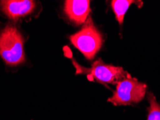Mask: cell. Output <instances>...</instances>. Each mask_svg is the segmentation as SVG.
Here are the masks:
<instances>
[{"mask_svg": "<svg viewBox=\"0 0 160 120\" xmlns=\"http://www.w3.org/2000/svg\"><path fill=\"white\" fill-rule=\"evenodd\" d=\"M0 56L9 65L24 62L23 38L14 26H7L0 32Z\"/></svg>", "mask_w": 160, "mask_h": 120, "instance_id": "obj_1", "label": "cell"}, {"mask_svg": "<svg viewBox=\"0 0 160 120\" xmlns=\"http://www.w3.org/2000/svg\"><path fill=\"white\" fill-rule=\"evenodd\" d=\"M70 41L88 60H92L103 43L102 36L89 17L80 31L70 37Z\"/></svg>", "mask_w": 160, "mask_h": 120, "instance_id": "obj_2", "label": "cell"}, {"mask_svg": "<svg viewBox=\"0 0 160 120\" xmlns=\"http://www.w3.org/2000/svg\"><path fill=\"white\" fill-rule=\"evenodd\" d=\"M147 85L131 75L116 84V90L108 102L115 106H127L139 103L144 98Z\"/></svg>", "mask_w": 160, "mask_h": 120, "instance_id": "obj_3", "label": "cell"}, {"mask_svg": "<svg viewBox=\"0 0 160 120\" xmlns=\"http://www.w3.org/2000/svg\"><path fill=\"white\" fill-rule=\"evenodd\" d=\"M74 65L77 67V74H89L92 77V79L101 84H117L130 75L122 67L107 65L100 59L95 61L91 69H83L75 62H74Z\"/></svg>", "mask_w": 160, "mask_h": 120, "instance_id": "obj_4", "label": "cell"}, {"mask_svg": "<svg viewBox=\"0 0 160 120\" xmlns=\"http://www.w3.org/2000/svg\"><path fill=\"white\" fill-rule=\"evenodd\" d=\"M0 6L8 17L12 20H18L31 13L35 9L36 3L31 0H7L0 2Z\"/></svg>", "mask_w": 160, "mask_h": 120, "instance_id": "obj_5", "label": "cell"}, {"mask_svg": "<svg viewBox=\"0 0 160 120\" xmlns=\"http://www.w3.org/2000/svg\"><path fill=\"white\" fill-rule=\"evenodd\" d=\"M89 0H69L65 2L64 12L75 24L82 25L86 22L90 9Z\"/></svg>", "mask_w": 160, "mask_h": 120, "instance_id": "obj_6", "label": "cell"}, {"mask_svg": "<svg viewBox=\"0 0 160 120\" xmlns=\"http://www.w3.org/2000/svg\"><path fill=\"white\" fill-rule=\"evenodd\" d=\"M138 2L140 3L141 1L137 2L133 1V0H113V1L111 2L112 8L113 9L116 17L117 20L118 21L120 25H123L124 15L131 4L133 3H136L138 4Z\"/></svg>", "mask_w": 160, "mask_h": 120, "instance_id": "obj_7", "label": "cell"}, {"mask_svg": "<svg viewBox=\"0 0 160 120\" xmlns=\"http://www.w3.org/2000/svg\"><path fill=\"white\" fill-rule=\"evenodd\" d=\"M148 99L150 106L148 108L147 120H160V104L157 103L156 98L151 92L148 94Z\"/></svg>", "mask_w": 160, "mask_h": 120, "instance_id": "obj_8", "label": "cell"}]
</instances>
